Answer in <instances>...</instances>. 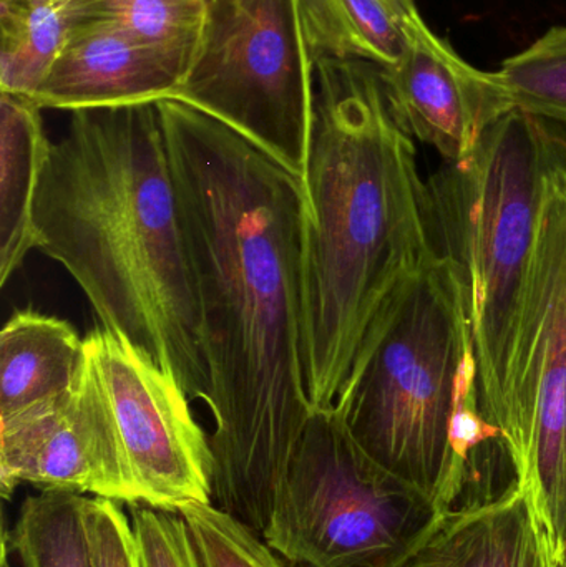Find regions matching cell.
<instances>
[{
	"instance_id": "1",
	"label": "cell",
	"mask_w": 566,
	"mask_h": 567,
	"mask_svg": "<svg viewBox=\"0 0 566 567\" xmlns=\"http://www.w3.org/2000/svg\"><path fill=\"white\" fill-rule=\"evenodd\" d=\"M156 106L202 320L212 503L263 536L312 412L302 178L186 103Z\"/></svg>"
},
{
	"instance_id": "2",
	"label": "cell",
	"mask_w": 566,
	"mask_h": 567,
	"mask_svg": "<svg viewBox=\"0 0 566 567\" xmlns=\"http://www.w3.org/2000/svg\"><path fill=\"white\" fill-rule=\"evenodd\" d=\"M33 229L35 249L72 276L102 327L206 403L195 278L156 103L72 113L50 145Z\"/></svg>"
},
{
	"instance_id": "3",
	"label": "cell",
	"mask_w": 566,
	"mask_h": 567,
	"mask_svg": "<svg viewBox=\"0 0 566 567\" xmlns=\"http://www.w3.org/2000/svg\"><path fill=\"white\" fill-rule=\"evenodd\" d=\"M311 409H335L389 303L438 255L414 143L374 63L319 60L305 175Z\"/></svg>"
},
{
	"instance_id": "4",
	"label": "cell",
	"mask_w": 566,
	"mask_h": 567,
	"mask_svg": "<svg viewBox=\"0 0 566 567\" xmlns=\"http://www.w3.org/2000/svg\"><path fill=\"white\" fill-rule=\"evenodd\" d=\"M566 168V136L522 110L495 120L471 155L428 179L432 239L467 300L485 419L514 453V380L547 182Z\"/></svg>"
},
{
	"instance_id": "5",
	"label": "cell",
	"mask_w": 566,
	"mask_h": 567,
	"mask_svg": "<svg viewBox=\"0 0 566 567\" xmlns=\"http://www.w3.org/2000/svg\"><path fill=\"white\" fill-rule=\"evenodd\" d=\"M475 370L464 286L434 255L389 303L335 409L366 455L435 502L459 392Z\"/></svg>"
},
{
	"instance_id": "6",
	"label": "cell",
	"mask_w": 566,
	"mask_h": 567,
	"mask_svg": "<svg viewBox=\"0 0 566 567\" xmlns=\"http://www.w3.org/2000/svg\"><path fill=\"white\" fill-rule=\"evenodd\" d=\"M441 518L431 496L382 468L336 409H312L263 532L299 567H402Z\"/></svg>"
},
{
	"instance_id": "7",
	"label": "cell",
	"mask_w": 566,
	"mask_h": 567,
	"mask_svg": "<svg viewBox=\"0 0 566 567\" xmlns=\"http://www.w3.org/2000/svg\"><path fill=\"white\" fill-rule=\"evenodd\" d=\"M305 175L315 60L296 0H208L202 45L175 99Z\"/></svg>"
},
{
	"instance_id": "8",
	"label": "cell",
	"mask_w": 566,
	"mask_h": 567,
	"mask_svg": "<svg viewBox=\"0 0 566 567\" xmlns=\"http://www.w3.org/2000/svg\"><path fill=\"white\" fill-rule=\"evenodd\" d=\"M521 488L566 565V168L548 178L514 380Z\"/></svg>"
},
{
	"instance_id": "9",
	"label": "cell",
	"mask_w": 566,
	"mask_h": 567,
	"mask_svg": "<svg viewBox=\"0 0 566 567\" xmlns=\"http://www.w3.org/2000/svg\"><path fill=\"white\" fill-rule=\"evenodd\" d=\"M85 362L112 423L136 503L178 513L212 503L213 453L178 382L125 337L96 327Z\"/></svg>"
},
{
	"instance_id": "10",
	"label": "cell",
	"mask_w": 566,
	"mask_h": 567,
	"mask_svg": "<svg viewBox=\"0 0 566 567\" xmlns=\"http://www.w3.org/2000/svg\"><path fill=\"white\" fill-rule=\"evenodd\" d=\"M22 483L40 492L92 493L136 503L105 406L86 362L75 382L0 419V493L10 499Z\"/></svg>"
},
{
	"instance_id": "11",
	"label": "cell",
	"mask_w": 566,
	"mask_h": 567,
	"mask_svg": "<svg viewBox=\"0 0 566 567\" xmlns=\"http://www.w3.org/2000/svg\"><path fill=\"white\" fill-rule=\"evenodd\" d=\"M379 73L395 123L447 162L471 155L485 130L514 110L497 72L465 62L421 16L409 29L404 55Z\"/></svg>"
},
{
	"instance_id": "12",
	"label": "cell",
	"mask_w": 566,
	"mask_h": 567,
	"mask_svg": "<svg viewBox=\"0 0 566 567\" xmlns=\"http://www.w3.org/2000/svg\"><path fill=\"white\" fill-rule=\"evenodd\" d=\"M183 72L122 27L95 17H73L72 27L33 102L40 109L79 110L175 99Z\"/></svg>"
},
{
	"instance_id": "13",
	"label": "cell",
	"mask_w": 566,
	"mask_h": 567,
	"mask_svg": "<svg viewBox=\"0 0 566 567\" xmlns=\"http://www.w3.org/2000/svg\"><path fill=\"white\" fill-rule=\"evenodd\" d=\"M402 567H560L524 489L469 512L445 513Z\"/></svg>"
},
{
	"instance_id": "14",
	"label": "cell",
	"mask_w": 566,
	"mask_h": 567,
	"mask_svg": "<svg viewBox=\"0 0 566 567\" xmlns=\"http://www.w3.org/2000/svg\"><path fill=\"white\" fill-rule=\"evenodd\" d=\"M42 109L29 96L0 92V284L35 249L33 203L50 145Z\"/></svg>"
},
{
	"instance_id": "15",
	"label": "cell",
	"mask_w": 566,
	"mask_h": 567,
	"mask_svg": "<svg viewBox=\"0 0 566 567\" xmlns=\"http://www.w3.org/2000/svg\"><path fill=\"white\" fill-rule=\"evenodd\" d=\"M85 362V339L65 320L32 309L0 333V419L69 389Z\"/></svg>"
},
{
	"instance_id": "16",
	"label": "cell",
	"mask_w": 566,
	"mask_h": 567,
	"mask_svg": "<svg viewBox=\"0 0 566 567\" xmlns=\"http://www.w3.org/2000/svg\"><path fill=\"white\" fill-rule=\"evenodd\" d=\"M312 60H362L379 69L404 55L415 0H296Z\"/></svg>"
},
{
	"instance_id": "17",
	"label": "cell",
	"mask_w": 566,
	"mask_h": 567,
	"mask_svg": "<svg viewBox=\"0 0 566 567\" xmlns=\"http://www.w3.org/2000/svg\"><path fill=\"white\" fill-rule=\"evenodd\" d=\"M73 0H0V92L32 99L59 56Z\"/></svg>"
},
{
	"instance_id": "18",
	"label": "cell",
	"mask_w": 566,
	"mask_h": 567,
	"mask_svg": "<svg viewBox=\"0 0 566 567\" xmlns=\"http://www.w3.org/2000/svg\"><path fill=\"white\" fill-rule=\"evenodd\" d=\"M85 495L45 492L27 496L2 546L20 567H93Z\"/></svg>"
},
{
	"instance_id": "19",
	"label": "cell",
	"mask_w": 566,
	"mask_h": 567,
	"mask_svg": "<svg viewBox=\"0 0 566 567\" xmlns=\"http://www.w3.org/2000/svg\"><path fill=\"white\" fill-rule=\"evenodd\" d=\"M73 17L109 20L172 60L185 76L205 33L208 0H73Z\"/></svg>"
},
{
	"instance_id": "20",
	"label": "cell",
	"mask_w": 566,
	"mask_h": 567,
	"mask_svg": "<svg viewBox=\"0 0 566 567\" xmlns=\"http://www.w3.org/2000/svg\"><path fill=\"white\" fill-rule=\"evenodd\" d=\"M497 76L512 109L566 125V25L505 60Z\"/></svg>"
},
{
	"instance_id": "21",
	"label": "cell",
	"mask_w": 566,
	"mask_h": 567,
	"mask_svg": "<svg viewBox=\"0 0 566 567\" xmlns=\"http://www.w3.org/2000/svg\"><path fill=\"white\" fill-rule=\"evenodd\" d=\"M178 513L188 525L203 567H299L213 503H189Z\"/></svg>"
},
{
	"instance_id": "22",
	"label": "cell",
	"mask_w": 566,
	"mask_h": 567,
	"mask_svg": "<svg viewBox=\"0 0 566 567\" xmlns=\"http://www.w3.org/2000/svg\"><path fill=\"white\" fill-rule=\"evenodd\" d=\"M142 567H203L188 525L179 513L143 503L128 505Z\"/></svg>"
},
{
	"instance_id": "23",
	"label": "cell",
	"mask_w": 566,
	"mask_h": 567,
	"mask_svg": "<svg viewBox=\"0 0 566 567\" xmlns=\"http://www.w3.org/2000/svg\"><path fill=\"white\" fill-rule=\"evenodd\" d=\"M122 505L100 496L86 503L93 567H142L135 532Z\"/></svg>"
},
{
	"instance_id": "24",
	"label": "cell",
	"mask_w": 566,
	"mask_h": 567,
	"mask_svg": "<svg viewBox=\"0 0 566 567\" xmlns=\"http://www.w3.org/2000/svg\"><path fill=\"white\" fill-rule=\"evenodd\" d=\"M9 551L2 546V561H0V567H12L9 561Z\"/></svg>"
},
{
	"instance_id": "25",
	"label": "cell",
	"mask_w": 566,
	"mask_h": 567,
	"mask_svg": "<svg viewBox=\"0 0 566 567\" xmlns=\"http://www.w3.org/2000/svg\"><path fill=\"white\" fill-rule=\"evenodd\" d=\"M564 567H566V565Z\"/></svg>"
}]
</instances>
